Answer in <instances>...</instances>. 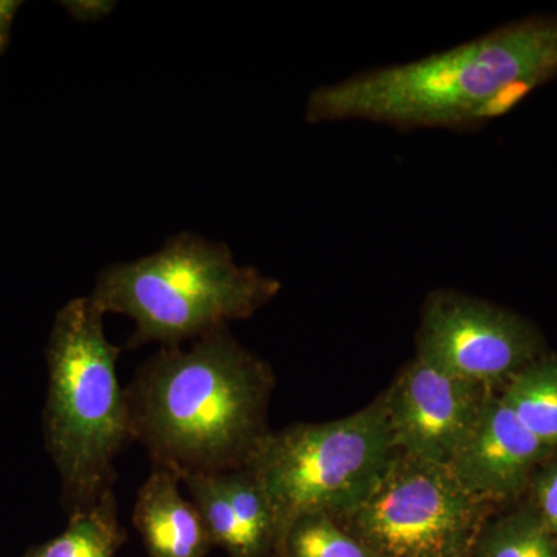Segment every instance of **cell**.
<instances>
[{"instance_id":"6","label":"cell","mask_w":557,"mask_h":557,"mask_svg":"<svg viewBox=\"0 0 557 557\" xmlns=\"http://www.w3.org/2000/svg\"><path fill=\"white\" fill-rule=\"evenodd\" d=\"M490 508L445 465L398 453L368 496L335 520L376 557H469Z\"/></svg>"},{"instance_id":"7","label":"cell","mask_w":557,"mask_h":557,"mask_svg":"<svg viewBox=\"0 0 557 557\" xmlns=\"http://www.w3.org/2000/svg\"><path fill=\"white\" fill-rule=\"evenodd\" d=\"M541 350L536 330L494 304L453 289L424 300L417 355L450 375L497 392Z\"/></svg>"},{"instance_id":"4","label":"cell","mask_w":557,"mask_h":557,"mask_svg":"<svg viewBox=\"0 0 557 557\" xmlns=\"http://www.w3.org/2000/svg\"><path fill=\"white\" fill-rule=\"evenodd\" d=\"M278 289L276 278L239 265L223 242L180 233L153 255L102 270L90 299L135 322L127 348L177 347L251 318Z\"/></svg>"},{"instance_id":"1","label":"cell","mask_w":557,"mask_h":557,"mask_svg":"<svg viewBox=\"0 0 557 557\" xmlns=\"http://www.w3.org/2000/svg\"><path fill=\"white\" fill-rule=\"evenodd\" d=\"M273 370L228 329L161 347L126 388L134 442L180 479L247 468L270 434Z\"/></svg>"},{"instance_id":"8","label":"cell","mask_w":557,"mask_h":557,"mask_svg":"<svg viewBox=\"0 0 557 557\" xmlns=\"http://www.w3.org/2000/svg\"><path fill=\"white\" fill-rule=\"evenodd\" d=\"M491 392L496 391L416 355L383 392L395 446L406 456L448 467Z\"/></svg>"},{"instance_id":"17","label":"cell","mask_w":557,"mask_h":557,"mask_svg":"<svg viewBox=\"0 0 557 557\" xmlns=\"http://www.w3.org/2000/svg\"><path fill=\"white\" fill-rule=\"evenodd\" d=\"M20 7V2H10V0H0V47L5 44L7 35L11 21H13L14 11Z\"/></svg>"},{"instance_id":"5","label":"cell","mask_w":557,"mask_h":557,"mask_svg":"<svg viewBox=\"0 0 557 557\" xmlns=\"http://www.w3.org/2000/svg\"><path fill=\"white\" fill-rule=\"evenodd\" d=\"M398 453L383 394L339 420L270 432L247 468L273 511L276 549L296 520L313 515L338 519L357 507Z\"/></svg>"},{"instance_id":"10","label":"cell","mask_w":557,"mask_h":557,"mask_svg":"<svg viewBox=\"0 0 557 557\" xmlns=\"http://www.w3.org/2000/svg\"><path fill=\"white\" fill-rule=\"evenodd\" d=\"M177 474L156 467L139 486L134 525L150 557H205L214 547L193 500L183 497Z\"/></svg>"},{"instance_id":"16","label":"cell","mask_w":557,"mask_h":557,"mask_svg":"<svg viewBox=\"0 0 557 557\" xmlns=\"http://www.w3.org/2000/svg\"><path fill=\"white\" fill-rule=\"evenodd\" d=\"M76 16L83 21L100 20L106 13L112 10L113 3L109 2H75L72 3Z\"/></svg>"},{"instance_id":"11","label":"cell","mask_w":557,"mask_h":557,"mask_svg":"<svg viewBox=\"0 0 557 557\" xmlns=\"http://www.w3.org/2000/svg\"><path fill=\"white\" fill-rule=\"evenodd\" d=\"M500 397L544 445L557 450V359L539 357L516 373Z\"/></svg>"},{"instance_id":"14","label":"cell","mask_w":557,"mask_h":557,"mask_svg":"<svg viewBox=\"0 0 557 557\" xmlns=\"http://www.w3.org/2000/svg\"><path fill=\"white\" fill-rule=\"evenodd\" d=\"M276 557H376L329 516L313 515L292 523Z\"/></svg>"},{"instance_id":"9","label":"cell","mask_w":557,"mask_h":557,"mask_svg":"<svg viewBox=\"0 0 557 557\" xmlns=\"http://www.w3.org/2000/svg\"><path fill=\"white\" fill-rule=\"evenodd\" d=\"M556 456L520 423L498 392H491L448 468L472 497L491 507L522 496L537 469Z\"/></svg>"},{"instance_id":"15","label":"cell","mask_w":557,"mask_h":557,"mask_svg":"<svg viewBox=\"0 0 557 557\" xmlns=\"http://www.w3.org/2000/svg\"><path fill=\"white\" fill-rule=\"evenodd\" d=\"M530 502L539 518L557 541V456L537 469L531 480Z\"/></svg>"},{"instance_id":"13","label":"cell","mask_w":557,"mask_h":557,"mask_svg":"<svg viewBox=\"0 0 557 557\" xmlns=\"http://www.w3.org/2000/svg\"><path fill=\"white\" fill-rule=\"evenodd\" d=\"M469 557H557V541L528 504L486 520Z\"/></svg>"},{"instance_id":"3","label":"cell","mask_w":557,"mask_h":557,"mask_svg":"<svg viewBox=\"0 0 557 557\" xmlns=\"http://www.w3.org/2000/svg\"><path fill=\"white\" fill-rule=\"evenodd\" d=\"M121 350L106 338L104 313L90 296L58 313L47 348L46 434L70 515L113 491L116 457L134 442L116 375Z\"/></svg>"},{"instance_id":"2","label":"cell","mask_w":557,"mask_h":557,"mask_svg":"<svg viewBox=\"0 0 557 557\" xmlns=\"http://www.w3.org/2000/svg\"><path fill=\"white\" fill-rule=\"evenodd\" d=\"M557 75V20L509 25L408 64L368 70L311 91L307 121L397 129H467Z\"/></svg>"},{"instance_id":"12","label":"cell","mask_w":557,"mask_h":557,"mask_svg":"<svg viewBox=\"0 0 557 557\" xmlns=\"http://www.w3.org/2000/svg\"><path fill=\"white\" fill-rule=\"evenodd\" d=\"M126 533L120 525L113 491L90 508L70 515L64 531L24 557H115Z\"/></svg>"}]
</instances>
